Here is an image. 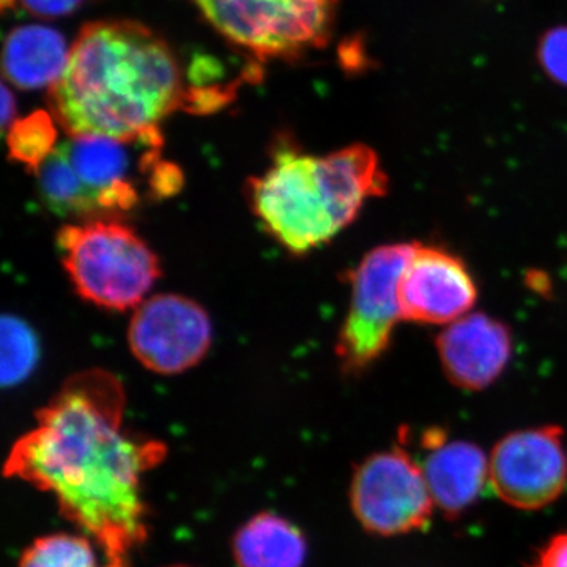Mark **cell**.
Wrapping results in <instances>:
<instances>
[{"instance_id": "cell-1", "label": "cell", "mask_w": 567, "mask_h": 567, "mask_svg": "<svg viewBox=\"0 0 567 567\" xmlns=\"http://www.w3.org/2000/svg\"><path fill=\"white\" fill-rule=\"evenodd\" d=\"M126 398L107 372H82L37 413L6 475L54 496L62 516L102 548L103 567H130L148 535L142 480L166 446L123 427Z\"/></svg>"}, {"instance_id": "cell-2", "label": "cell", "mask_w": 567, "mask_h": 567, "mask_svg": "<svg viewBox=\"0 0 567 567\" xmlns=\"http://www.w3.org/2000/svg\"><path fill=\"white\" fill-rule=\"evenodd\" d=\"M48 100L55 122L69 136L122 141L158 133L164 118L193 104L173 47L132 20L84 25Z\"/></svg>"}, {"instance_id": "cell-3", "label": "cell", "mask_w": 567, "mask_h": 567, "mask_svg": "<svg viewBox=\"0 0 567 567\" xmlns=\"http://www.w3.org/2000/svg\"><path fill=\"white\" fill-rule=\"evenodd\" d=\"M388 188L379 155L368 145L316 156L286 141L276 145L267 171L248 182V199L268 235L287 251L306 254L333 240Z\"/></svg>"}, {"instance_id": "cell-4", "label": "cell", "mask_w": 567, "mask_h": 567, "mask_svg": "<svg viewBox=\"0 0 567 567\" xmlns=\"http://www.w3.org/2000/svg\"><path fill=\"white\" fill-rule=\"evenodd\" d=\"M162 147L159 132L132 141L70 136L35 173L41 203L80 221L118 218L140 204V177L151 178L153 194L163 197L175 166L159 159Z\"/></svg>"}, {"instance_id": "cell-5", "label": "cell", "mask_w": 567, "mask_h": 567, "mask_svg": "<svg viewBox=\"0 0 567 567\" xmlns=\"http://www.w3.org/2000/svg\"><path fill=\"white\" fill-rule=\"evenodd\" d=\"M58 248L80 297L111 311L136 309L162 276L151 246L118 218L63 226Z\"/></svg>"}, {"instance_id": "cell-6", "label": "cell", "mask_w": 567, "mask_h": 567, "mask_svg": "<svg viewBox=\"0 0 567 567\" xmlns=\"http://www.w3.org/2000/svg\"><path fill=\"white\" fill-rule=\"evenodd\" d=\"M213 31L262 61L322 50L341 0H192Z\"/></svg>"}, {"instance_id": "cell-7", "label": "cell", "mask_w": 567, "mask_h": 567, "mask_svg": "<svg viewBox=\"0 0 567 567\" xmlns=\"http://www.w3.org/2000/svg\"><path fill=\"white\" fill-rule=\"evenodd\" d=\"M415 246H379L350 274L352 301L334 349L346 374H361L390 349L395 324L402 320L399 284Z\"/></svg>"}, {"instance_id": "cell-8", "label": "cell", "mask_w": 567, "mask_h": 567, "mask_svg": "<svg viewBox=\"0 0 567 567\" xmlns=\"http://www.w3.org/2000/svg\"><path fill=\"white\" fill-rule=\"evenodd\" d=\"M350 505L365 532L383 537L424 529L435 509L423 466L402 446L371 454L357 465Z\"/></svg>"}, {"instance_id": "cell-9", "label": "cell", "mask_w": 567, "mask_h": 567, "mask_svg": "<svg viewBox=\"0 0 567 567\" xmlns=\"http://www.w3.org/2000/svg\"><path fill=\"white\" fill-rule=\"evenodd\" d=\"M488 483L506 505L543 509L565 492L567 456L559 425L522 429L496 443Z\"/></svg>"}, {"instance_id": "cell-10", "label": "cell", "mask_w": 567, "mask_h": 567, "mask_svg": "<svg viewBox=\"0 0 567 567\" xmlns=\"http://www.w3.org/2000/svg\"><path fill=\"white\" fill-rule=\"evenodd\" d=\"M128 346L148 371L182 374L199 364L210 349V317L203 306L182 295H155L134 309Z\"/></svg>"}, {"instance_id": "cell-11", "label": "cell", "mask_w": 567, "mask_h": 567, "mask_svg": "<svg viewBox=\"0 0 567 567\" xmlns=\"http://www.w3.org/2000/svg\"><path fill=\"white\" fill-rule=\"evenodd\" d=\"M476 300L475 279L461 257L416 244L399 284L402 319L451 324L468 315Z\"/></svg>"}, {"instance_id": "cell-12", "label": "cell", "mask_w": 567, "mask_h": 567, "mask_svg": "<svg viewBox=\"0 0 567 567\" xmlns=\"http://www.w3.org/2000/svg\"><path fill=\"white\" fill-rule=\"evenodd\" d=\"M436 350L453 385L481 391L505 372L513 354V336L505 323L476 312L447 324L436 338Z\"/></svg>"}, {"instance_id": "cell-13", "label": "cell", "mask_w": 567, "mask_h": 567, "mask_svg": "<svg viewBox=\"0 0 567 567\" xmlns=\"http://www.w3.org/2000/svg\"><path fill=\"white\" fill-rule=\"evenodd\" d=\"M427 456L423 472L435 507L446 517H458L483 494L488 481L484 451L465 440H447L442 429H429L421 439Z\"/></svg>"}, {"instance_id": "cell-14", "label": "cell", "mask_w": 567, "mask_h": 567, "mask_svg": "<svg viewBox=\"0 0 567 567\" xmlns=\"http://www.w3.org/2000/svg\"><path fill=\"white\" fill-rule=\"evenodd\" d=\"M71 44L55 29L41 24L18 25L3 43V76L22 91L50 89L61 80Z\"/></svg>"}, {"instance_id": "cell-15", "label": "cell", "mask_w": 567, "mask_h": 567, "mask_svg": "<svg viewBox=\"0 0 567 567\" xmlns=\"http://www.w3.org/2000/svg\"><path fill=\"white\" fill-rule=\"evenodd\" d=\"M233 555L238 567H303L308 543L292 522L260 513L235 533Z\"/></svg>"}, {"instance_id": "cell-16", "label": "cell", "mask_w": 567, "mask_h": 567, "mask_svg": "<svg viewBox=\"0 0 567 567\" xmlns=\"http://www.w3.org/2000/svg\"><path fill=\"white\" fill-rule=\"evenodd\" d=\"M9 155L35 174L58 147V122L50 111H35L11 123L7 133Z\"/></svg>"}, {"instance_id": "cell-17", "label": "cell", "mask_w": 567, "mask_h": 567, "mask_svg": "<svg viewBox=\"0 0 567 567\" xmlns=\"http://www.w3.org/2000/svg\"><path fill=\"white\" fill-rule=\"evenodd\" d=\"M91 537L55 533L39 537L21 555L18 567H100Z\"/></svg>"}, {"instance_id": "cell-18", "label": "cell", "mask_w": 567, "mask_h": 567, "mask_svg": "<svg viewBox=\"0 0 567 567\" xmlns=\"http://www.w3.org/2000/svg\"><path fill=\"white\" fill-rule=\"evenodd\" d=\"M2 385H20L32 374L40 357L35 331L17 316L2 319Z\"/></svg>"}, {"instance_id": "cell-19", "label": "cell", "mask_w": 567, "mask_h": 567, "mask_svg": "<svg viewBox=\"0 0 567 567\" xmlns=\"http://www.w3.org/2000/svg\"><path fill=\"white\" fill-rule=\"evenodd\" d=\"M536 58L548 80L567 87V25H557L543 33Z\"/></svg>"}, {"instance_id": "cell-20", "label": "cell", "mask_w": 567, "mask_h": 567, "mask_svg": "<svg viewBox=\"0 0 567 567\" xmlns=\"http://www.w3.org/2000/svg\"><path fill=\"white\" fill-rule=\"evenodd\" d=\"M9 2L11 6L18 3L41 20H55V18L69 17L80 10L87 0H3V7H7Z\"/></svg>"}, {"instance_id": "cell-21", "label": "cell", "mask_w": 567, "mask_h": 567, "mask_svg": "<svg viewBox=\"0 0 567 567\" xmlns=\"http://www.w3.org/2000/svg\"><path fill=\"white\" fill-rule=\"evenodd\" d=\"M528 567H567V532L551 536Z\"/></svg>"}, {"instance_id": "cell-22", "label": "cell", "mask_w": 567, "mask_h": 567, "mask_svg": "<svg viewBox=\"0 0 567 567\" xmlns=\"http://www.w3.org/2000/svg\"><path fill=\"white\" fill-rule=\"evenodd\" d=\"M2 96V123L3 128L9 130L11 123L17 121V102H14L13 93H11L10 87L7 84H3Z\"/></svg>"}, {"instance_id": "cell-23", "label": "cell", "mask_w": 567, "mask_h": 567, "mask_svg": "<svg viewBox=\"0 0 567 567\" xmlns=\"http://www.w3.org/2000/svg\"><path fill=\"white\" fill-rule=\"evenodd\" d=\"M173 567H186V566H173Z\"/></svg>"}]
</instances>
